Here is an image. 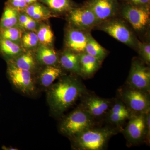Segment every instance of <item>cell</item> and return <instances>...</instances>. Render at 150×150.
<instances>
[{
  "label": "cell",
  "mask_w": 150,
  "mask_h": 150,
  "mask_svg": "<svg viewBox=\"0 0 150 150\" xmlns=\"http://www.w3.org/2000/svg\"><path fill=\"white\" fill-rule=\"evenodd\" d=\"M84 91L83 86L76 78H62L48 88L47 99L50 109L56 115H61L72 105Z\"/></svg>",
  "instance_id": "6da1fadb"
},
{
  "label": "cell",
  "mask_w": 150,
  "mask_h": 150,
  "mask_svg": "<svg viewBox=\"0 0 150 150\" xmlns=\"http://www.w3.org/2000/svg\"><path fill=\"white\" fill-rule=\"evenodd\" d=\"M115 132L109 128L92 127L71 138L73 146L76 150H102Z\"/></svg>",
  "instance_id": "7a4b0ae2"
},
{
  "label": "cell",
  "mask_w": 150,
  "mask_h": 150,
  "mask_svg": "<svg viewBox=\"0 0 150 150\" xmlns=\"http://www.w3.org/2000/svg\"><path fill=\"white\" fill-rule=\"evenodd\" d=\"M93 126V118L81 107L67 116L60 124L59 129L62 134L71 138Z\"/></svg>",
  "instance_id": "3957f363"
},
{
  "label": "cell",
  "mask_w": 150,
  "mask_h": 150,
  "mask_svg": "<svg viewBox=\"0 0 150 150\" xmlns=\"http://www.w3.org/2000/svg\"><path fill=\"white\" fill-rule=\"evenodd\" d=\"M7 73L11 83L21 93L31 95L35 92L36 86L31 72L19 69L8 62Z\"/></svg>",
  "instance_id": "277c9868"
},
{
  "label": "cell",
  "mask_w": 150,
  "mask_h": 150,
  "mask_svg": "<svg viewBox=\"0 0 150 150\" xmlns=\"http://www.w3.org/2000/svg\"><path fill=\"white\" fill-rule=\"evenodd\" d=\"M121 96L130 110L140 113L149 110L150 100L146 92L129 88L121 92Z\"/></svg>",
  "instance_id": "5b68a950"
},
{
  "label": "cell",
  "mask_w": 150,
  "mask_h": 150,
  "mask_svg": "<svg viewBox=\"0 0 150 150\" xmlns=\"http://www.w3.org/2000/svg\"><path fill=\"white\" fill-rule=\"evenodd\" d=\"M127 82L129 88L149 92L150 86L149 70L138 61H134L131 65Z\"/></svg>",
  "instance_id": "8992f818"
},
{
  "label": "cell",
  "mask_w": 150,
  "mask_h": 150,
  "mask_svg": "<svg viewBox=\"0 0 150 150\" xmlns=\"http://www.w3.org/2000/svg\"><path fill=\"white\" fill-rule=\"evenodd\" d=\"M122 14L136 30L144 29L150 21L149 9L146 6L129 5L125 7Z\"/></svg>",
  "instance_id": "52a82bcc"
},
{
  "label": "cell",
  "mask_w": 150,
  "mask_h": 150,
  "mask_svg": "<svg viewBox=\"0 0 150 150\" xmlns=\"http://www.w3.org/2000/svg\"><path fill=\"white\" fill-rule=\"evenodd\" d=\"M70 11V22L78 29H89L98 22L92 11L87 6L72 9Z\"/></svg>",
  "instance_id": "ba28073f"
},
{
  "label": "cell",
  "mask_w": 150,
  "mask_h": 150,
  "mask_svg": "<svg viewBox=\"0 0 150 150\" xmlns=\"http://www.w3.org/2000/svg\"><path fill=\"white\" fill-rule=\"evenodd\" d=\"M146 113H140L131 118L126 126L125 134L129 142L138 143L146 135Z\"/></svg>",
  "instance_id": "9c48e42d"
},
{
  "label": "cell",
  "mask_w": 150,
  "mask_h": 150,
  "mask_svg": "<svg viewBox=\"0 0 150 150\" xmlns=\"http://www.w3.org/2000/svg\"><path fill=\"white\" fill-rule=\"evenodd\" d=\"M102 30L116 40L129 46L134 45V38L130 30L122 22L113 21L101 27Z\"/></svg>",
  "instance_id": "30bf717a"
},
{
  "label": "cell",
  "mask_w": 150,
  "mask_h": 150,
  "mask_svg": "<svg viewBox=\"0 0 150 150\" xmlns=\"http://www.w3.org/2000/svg\"><path fill=\"white\" fill-rule=\"evenodd\" d=\"M86 6L92 11L98 21L110 18L116 9L115 0H91Z\"/></svg>",
  "instance_id": "8fae6325"
},
{
  "label": "cell",
  "mask_w": 150,
  "mask_h": 150,
  "mask_svg": "<svg viewBox=\"0 0 150 150\" xmlns=\"http://www.w3.org/2000/svg\"><path fill=\"white\" fill-rule=\"evenodd\" d=\"M111 106L109 100L93 96L86 98L82 107L93 118L104 115Z\"/></svg>",
  "instance_id": "7c38bea8"
},
{
  "label": "cell",
  "mask_w": 150,
  "mask_h": 150,
  "mask_svg": "<svg viewBox=\"0 0 150 150\" xmlns=\"http://www.w3.org/2000/svg\"><path fill=\"white\" fill-rule=\"evenodd\" d=\"M89 36L81 29L70 30L66 37L67 47L73 52L81 53L85 51Z\"/></svg>",
  "instance_id": "4fadbf2b"
},
{
  "label": "cell",
  "mask_w": 150,
  "mask_h": 150,
  "mask_svg": "<svg viewBox=\"0 0 150 150\" xmlns=\"http://www.w3.org/2000/svg\"><path fill=\"white\" fill-rule=\"evenodd\" d=\"M79 56L81 73L86 76L92 75L98 70L101 62L86 52L80 53Z\"/></svg>",
  "instance_id": "5bb4252c"
},
{
  "label": "cell",
  "mask_w": 150,
  "mask_h": 150,
  "mask_svg": "<svg viewBox=\"0 0 150 150\" xmlns=\"http://www.w3.org/2000/svg\"><path fill=\"white\" fill-rule=\"evenodd\" d=\"M61 66L65 69L81 74L79 56L73 51H67L63 53L59 59Z\"/></svg>",
  "instance_id": "9a60e30c"
},
{
  "label": "cell",
  "mask_w": 150,
  "mask_h": 150,
  "mask_svg": "<svg viewBox=\"0 0 150 150\" xmlns=\"http://www.w3.org/2000/svg\"><path fill=\"white\" fill-rule=\"evenodd\" d=\"M62 74V69L55 65L46 66L39 75V83L43 88H48Z\"/></svg>",
  "instance_id": "2e32d148"
},
{
  "label": "cell",
  "mask_w": 150,
  "mask_h": 150,
  "mask_svg": "<svg viewBox=\"0 0 150 150\" xmlns=\"http://www.w3.org/2000/svg\"><path fill=\"white\" fill-rule=\"evenodd\" d=\"M35 59L41 64L54 66L58 61V57L54 49L43 45L38 49Z\"/></svg>",
  "instance_id": "e0dca14e"
},
{
  "label": "cell",
  "mask_w": 150,
  "mask_h": 150,
  "mask_svg": "<svg viewBox=\"0 0 150 150\" xmlns=\"http://www.w3.org/2000/svg\"><path fill=\"white\" fill-rule=\"evenodd\" d=\"M8 62L12 63L19 69L29 71L31 73L36 68V61L31 52L21 54Z\"/></svg>",
  "instance_id": "ac0fdd59"
},
{
  "label": "cell",
  "mask_w": 150,
  "mask_h": 150,
  "mask_svg": "<svg viewBox=\"0 0 150 150\" xmlns=\"http://www.w3.org/2000/svg\"><path fill=\"white\" fill-rule=\"evenodd\" d=\"M21 48L15 42L0 38V54L8 62L21 54Z\"/></svg>",
  "instance_id": "d6986e66"
},
{
  "label": "cell",
  "mask_w": 150,
  "mask_h": 150,
  "mask_svg": "<svg viewBox=\"0 0 150 150\" xmlns=\"http://www.w3.org/2000/svg\"><path fill=\"white\" fill-rule=\"evenodd\" d=\"M18 12L6 4L0 20V29L14 27L18 22Z\"/></svg>",
  "instance_id": "ffe728a7"
},
{
  "label": "cell",
  "mask_w": 150,
  "mask_h": 150,
  "mask_svg": "<svg viewBox=\"0 0 150 150\" xmlns=\"http://www.w3.org/2000/svg\"><path fill=\"white\" fill-rule=\"evenodd\" d=\"M85 51L86 53L96 58L101 62L106 55L105 49L91 36H89L87 43Z\"/></svg>",
  "instance_id": "44dd1931"
},
{
  "label": "cell",
  "mask_w": 150,
  "mask_h": 150,
  "mask_svg": "<svg viewBox=\"0 0 150 150\" xmlns=\"http://www.w3.org/2000/svg\"><path fill=\"white\" fill-rule=\"evenodd\" d=\"M51 9L59 13L72 9V4L70 0H39Z\"/></svg>",
  "instance_id": "7402d4cb"
},
{
  "label": "cell",
  "mask_w": 150,
  "mask_h": 150,
  "mask_svg": "<svg viewBox=\"0 0 150 150\" xmlns=\"http://www.w3.org/2000/svg\"><path fill=\"white\" fill-rule=\"evenodd\" d=\"M36 34L39 42L45 46L50 45L53 42L54 33L49 25H43L40 26Z\"/></svg>",
  "instance_id": "603a6c76"
},
{
  "label": "cell",
  "mask_w": 150,
  "mask_h": 150,
  "mask_svg": "<svg viewBox=\"0 0 150 150\" xmlns=\"http://www.w3.org/2000/svg\"><path fill=\"white\" fill-rule=\"evenodd\" d=\"M22 37L21 30L14 27L0 29V38L16 42Z\"/></svg>",
  "instance_id": "cb8c5ba5"
},
{
  "label": "cell",
  "mask_w": 150,
  "mask_h": 150,
  "mask_svg": "<svg viewBox=\"0 0 150 150\" xmlns=\"http://www.w3.org/2000/svg\"><path fill=\"white\" fill-rule=\"evenodd\" d=\"M22 40L23 46L27 48L35 47L39 42L37 34L32 32L25 33L22 37Z\"/></svg>",
  "instance_id": "d4e9b609"
},
{
  "label": "cell",
  "mask_w": 150,
  "mask_h": 150,
  "mask_svg": "<svg viewBox=\"0 0 150 150\" xmlns=\"http://www.w3.org/2000/svg\"><path fill=\"white\" fill-rule=\"evenodd\" d=\"M109 112L124 114L128 115L129 117L131 115L130 109L127 107L125 103L118 101L112 105Z\"/></svg>",
  "instance_id": "484cf974"
},
{
  "label": "cell",
  "mask_w": 150,
  "mask_h": 150,
  "mask_svg": "<svg viewBox=\"0 0 150 150\" xmlns=\"http://www.w3.org/2000/svg\"><path fill=\"white\" fill-rule=\"evenodd\" d=\"M46 8L43 5L36 2L27 6L25 10V13L30 16H32L33 15L40 12L41 11L46 9Z\"/></svg>",
  "instance_id": "4316f807"
},
{
  "label": "cell",
  "mask_w": 150,
  "mask_h": 150,
  "mask_svg": "<svg viewBox=\"0 0 150 150\" xmlns=\"http://www.w3.org/2000/svg\"><path fill=\"white\" fill-rule=\"evenodd\" d=\"M140 54L147 63L150 62V45L149 43H142L138 41Z\"/></svg>",
  "instance_id": "83f0119b"
},
{
  "label": "cell",
  "mask_w": 150,
  "mask_h": 150,
  "mask_svg": "<svg viewBox=\"0 0 150 150\" xmlns=\"http://www.w3.org/2000/svg\"><path fill=\"white\" fill-rule=\"evenodd\" d=\"M6 4L18 11H25L28 6L25 0H8Z\"/></svg>",
  "instance_id": "f1b7e54d"
},
{
  "label": "cell",
  "mask_w": 150,
  "mask_h": 150,
  "mask_svg": "<svg viewBox=\"0 0 150 150\" xmlns=\"http://www.w3.org/2000/svg\"><path fill=\"white\" fill-rule=\"evenodd\" d=\"M129 116L124 114H118V113L109 112L108 118L109 121L114 124H120L125 121L126 119L129 118Z\"/></svg>",
  "instance_id": "f546056e"
},
{
  "label": "cell",
  "mask_w": 150,
  "mask_h": 150,
  "mask_svg": "<svg viewBox=\"0 0 150 150\" xmlns=\"http://www.w3.org/2000/svg\"><path fill=\"white\" fill-rule=\"evenodd\" d=\"M36 25H37V23H36V21L31 17L28 21L21 25V26L24 28L25 29L33 30H34L36 28Z\"/></svg>",
  "instance_id": "4dcf8cb0"
},
{
  "label": "cell",
  "mask_w": 150,
  "mask_h": 150,
  "mask_svg": "<svg viewBox=\"0 0 150 150\" xmlns=\"http://www.w3.org/2000/svg\"><path fill=\"white\" fill-rule=\"evenodd\" d=\"M49 13H50L48 10L46 9L44 10L41 11L38 13L33 15L31 17L35 21L40 20L44 19L47 18L50 15Z\"/></svg>",
  "instance_id": "1f68e13d"
},
{
  "label": "cell",
  "mask_w": 150,
  "mask_h": 150,
  "mask_svg": "<svg viewBox=\"0 0 150 150\" xmlns=\"http://www.w3.org/2000/svg\"><path fill=\"white\" fill-rule=\"evenodd\" d=\"M132 5L146 6L150 3V0H126Z\"/></svg>",
  "instance_id": "d6a6232c"
},
{
  "label": "cell",
  "mask_w": 150,
  "mask_h": 150,
  "mask_svg": "<svg viewBox=\"0 0 150 150\" xmlns=\"http://www.w3.org/2000/svg\"><path fill=\"white\" fill-rule=\"evenodd\" d=\"M2 149L3 150H18V149H17V148L13 147L10 146V147H7L5 146H3L2 147Z\"/></svg>",
  "instance_id": "836d02e7"
},
{
  "label": "cell",
  "mask_w": 150,
  "mask_h": 150,
  "mask_svg": "<svg viewBox=\"0 0 150 150\" xmlns=\"http://www.w3.org/2000/svg\"><path fill=\"white\" fill-rule=\"evenodd\" d=\"M25 1L27 3L28 5H29L33 3L36 2L38 1H39V0H25Z\"/></svg>",
  "instance_id": "e575fe53"
}]
</instances>
